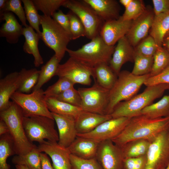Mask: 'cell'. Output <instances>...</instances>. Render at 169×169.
I'll list each match as a JSON object with an SVG mask.
<instances>
[{
	"mask_svg": "<svg viewBox=\"0 0 169 169\" xmlns=\"http://www.w3.org/2000/svg\"><path fill=\"white\" fill-rule=\"evenodd\" d=\"M57 100L81 108L82 99L78 90L74 87L65 90L55 97Z\"/></svg>",
	"mask_w": 169,
	"mask_h": 169,
	"instance_id": "obj_44",
	"label": "cell"
},
{
	"mask_svg": "<svg viewBox=\"0 0 169 169\" xmlns=\"http://www.w3.org/2000/svg\"><path fill=\"white\" fill-rule=\"evenodd\" d=\"M112 118L110 115H100L82 110L75 118L77 134L90 132L102 123Z\"/></svg>",
	"mask_w": 169,
	"mask_h": 169,
	"instance_id": "obj_23",
	"label": "cell"
},
{
	"mask_svg": "<svg viewBox=\"0 0 169 169\" xmlns=\"http://www.w3.org/2000/svg\"><path fill=\"white\" fill-rule=\"evenodd\" d=\"M132 0H120V3L125 8L130 4Z\"/></svg>",
	"mask_w": 169,
	"mask_h": 169,
	"instance_id": "obj_53",
	"label": "cell"
},
{
	"mask_svg": "<svg viewBox=\"0 0 169 169\" xmlns=\"http://www.w3.org/2000/svg\"><path fill=\"white\" fill-rule=\"evenodd\" d=\"M155 15L169 11V0H153Z\"/></svg>",
	"mask_w": 169,
	"mask_h": 169,
	"instance_id": "obj_49",
	"label": "cell"
},
{
	"mask_svg": "<svg viewBox=\"0 0 169 169\" xmlns=\"http://www.w3.org/2000/svg\"><path fill=\"white\" fill-rule=\"evenodd\" d=\"M96 158L103 169H124L121 149L111 140L100 142Z\"/></svg>",
	"mask_w": 169,
	"mask_h": 169,
	"instance_id": "obj_13",
	"label": "cell"
},
{
	"mask_svg": "<svg viewBox=\"0 0 169 169\" xmlns=\"http://www.w3.org/2000/svg\"><path fill=\"white\" fill-rule=\"evenodd\" d=\"M22 111L18 105L11 101L9 107L0 111V119L7 124L13 142L16 155H23L37 147L28 139L23 125Z\"/></svg>",
	"mask_w": 169,
	"mask_h": 169,
	"instance_id": "obj_2",
	"label": "cell"
},
{
	"mask_svg": "<svg viewBox=\"0 0 169 169\" xmlns=\"http://www.w3.org/2000/svg\"><path fill=\"white\" fill-rule=\"evenodd\" d=\"M41 152L37 146L25 155H16L12 161L15 165L25 166L29 169H41Z\"/></svg>",
	"mask_w": 169,
	"mask_h": 169,
	"instance_id": "obj_31",
	"label": "cell"
},
{
	"mask_svg": "<svg viewBox=\"0 0 169 169\" xmlns=\"http://www.w3.org/2000/svg\"><path fill=\"white\" fill-rule=\"evenodd\" d=\"M23 35L25 38L23 50L25 53L33 55L34 66L38 67L44 63L38 47L39 41L40 39V37L30 26L23 28Z\"/></svg>",
	"mask_w": 169,
	"mask_h": 169,
	"instance_id": "obj_25",
	"label": "cell"
},
{
	"mask_svg": "<svg viewBox=\"0 0 169 169\" xmlns=\"http://www.w3.org/2000/svg\"><path fill=\"white\" fill-rule=\"evenodd\" d=\"M159 47L150 35L141 41L134 48L135 54L143 56L153 57Z\"/></svg>",
	"mask_w": 169,
	"mask_h": 169,
	"instance_id": "obj_41",
	"label": "cell"
},
{
	"mask_svg": "<svg viewBox=\"0 0 169 169\" xmlns=\"http://www.w3.org/2000/svg\"><path fill=\"white\" fill-rule=\"evenodd\" d=\"M163 169H169V164L166 168H164Z\"/></svg>",
	"mask_w": 169,
	"mask_h": 169,
	"instance_id": "obj_57",
	"label": "cell"
},
{
	"mask_svg": "<svg viewBox=\"0 0 169 169\" xmlns=\"http://www.w3.org/2000/svg\"><path fill=\"white\" fill-rule=\"evenodd\" d=\"M95 81L103 88L110 90L113 87L118 75L113 71L109 64H101L93 68Z\"/></svg>",
	"mask_w": 169,
	"mask_h": 169,
	"instance_id": "obj_27",
	"label": "cell"
},
{
	"mask_svg": "<svg viewBox=\"0 0 169 169\" xmlns=\"http://www.w3.org/2000/svg\"><path fill=\"white\" fill-rule=\"evenodd\" d=\"M16 169H29L27 166L20 165H15Z\"/></svg>",
	"mask_w": 169,
	"mask_h": 169,
	"instance_id": "obj_55",
	"label": "cell"
},
{
	"mask_svg": "<svg viewBox=\"0 0 169 169\" xmlns=\"http://www.w3.org/2000/svg\"><path fill=\"white\" fill-rule=\"evenodd\" d=\"M169 65V52L163 46L158 47L153 56L151 76L158 74Z\"/></svg>",
	"mask_w": 169,
	"mask_h": 169,
	"instance_id": "obj_34",
	"label": "cell"
},
{
	"mask_svg": "<svg viewBox=\"0 0 169 169\" xmlns=\"http://www.w3.org/2000/svg\"><path fill=\"white\" fill-rule=\"evenodd\" d=\"M60 61L54 54L39 70L38 80L33 91L41 88L53 76H55Z\"/></svg>",
	"mask_w": 169,
	"mask_h": 169,
	"instance_id": "obj_30",
	"label": "cell"
},
{
	"mask_svg": "<svg viewBox=\"0 0 169 169\" xmlns=\"http://www.w3.org/2000/svg\"><path fill=\"white\" fill-rule=\"evenodd\" d=\"M38 10L41 11L44 15L52 17L56 11L63 6L66 0H32Z\"/></svg>",
	"mask_w": 169,
	"mask_h": 169,
	"instance_id": "obj_37",
	"label": "cell"
},
{
	"mask_svg": "<svg viewBox=\"0 0 169 169\" xmlns=\"http://www.w3.org/2000/svg\"><path fill=\"white\" fill-rule=\"evenodd\" d=\"M46 103L51 112L71 115L75 118L82 110L80 108L59 101L54 98H47Z\"/></svg>",
	"mask_w": 169,
	"mask_h": 169,
	"instance_id": "obj_32",
	"label": "cell"
},
{
	"mask_svg": "<svg viewBox=\"0 0 169 169\" xmlns=\"http://www.w3.org/2000/svg\"><path fill=\"white\" fill-rule=\"evenodd\" d=\"M168 129L169 116L151 119L141 115L131 118L122 131L111 140L119 146L135 140L151 141L159 134Z\"/></svg>",
	"mask_w": 169,
	"mask_h": 169,
	"instance_id": "obj_1",
	"label": "cell"
},
{
	"mask_svg": "<svg viewBox=\"0 0 169 169\" xmlns=\"http://www.w3.org/2000/svg\"><path fill=\"white\" fill-rule=\"evenodd\" d=\"M145 169H163L169 164V129L151 141L146 154Z\"/></svg>",
	"mask_w": 169,
	"mask_h": 169,
	"instance_id": "obj_11",
	"label": "cell"
},
{
	"mask_svg": "<svg viewBox=\"0 0 169 169\" xmlns=\"http://www.w3.org/2000/svg\"><path fill=\"white\" fill-rule=\"evenodd\" d=\"M54 119L43 116L24 117L23 125L26 136L31 142L36 141L39 144L46 140L58 142V133L55 128Z\"/></svg>",
	"mask_w": 169,
	"mask_h": 169,
	"instance_id": "obj_7",
	"label": "cell"
},
{
	"mask_svg": "<svg viewBox=\"0 0 169 169\" xmlns=\"http://www.w3.org/2000/svg\"><path fill=\"white\" fill-rule=\"evenodd\" d=\"M150 76V74L137 76L127 70L120 71L114 85L110 90L106 115H110L120 102L129 100L135 96Z\"/></svg>",
	"mask_w": 169,
	"mask_h": 169,
	"instance_id": "obj_4",
	"label": "cell"
},
{
	"mask_svg": "<svg viewBox=\"0 0 169 169\" xmlns=\"http://www.w3.org/2000/svg\"><path fill=\"white\" fill-rule=\"evenodd\" d=\"M39 74V70L36 68L25 69L22 81L16 91L25 94L30 93L38 82Z\"/></svg>",
	"mask_w": 169,
	"mask_h": 169,
	"instance_id": "obj_38",
	"label": "cell"
},
{
	"mask_svg": "<svg viewBox=\"0 0 169 169\" xmlns=\"http://www.w3.org/2000/svg\"><path fill=\"white\" fill-rule=\"evenodd\" d=\"M162 46L169 52V35L165 37L163 41Z\"/></svg>",
	"mask_w": 169,
	"mask_h": 169,
	"instance_id": "obj_52",
	"label": "cell"
},
{
	"mask_svg": "<svg viewBox=\"0 0 169 169\" xmlns=\"http://www.w3.org/2000/svg\"><path fill=\"white\" fill-rule=\"evenodd\" d=\"M147 161L146 154L141 156L125 158L124 169H145Z\"/></svg>",
	"mask_w": 169,
	"mask_h": 169,
	"instance_id": "obj_47",
	"label": "cell"
},
{
	"mask_svg": "<svg viewBox=\"0 0 169 169\" xmlns=\"http://www.w3.org/2000/svg\"><path fill=\"white\" fill-rule=\"evenodd\" d=\"M130 118H112L102 123L91 132L77 136L93 139L100 142L111 140L117 136L129 122Z\"/></svg>",
	"mask_w": 169,
	"mask_h": 169,
	"instance_id": "obj_14",
	"label": "cell"
},
{
	"mask_svg": "<svg viewBox=\"0 0 169 169\" xmlns=\"http://www.w3.org/2000/svg\"><path fill=\"white\" fill-rule=\"evenodd\" d=\"M51 113L57 127L58 143L67 148L77 136L75 118L71 115Z\"/></svg>",
	"mask_w": 169,
	"mask_h": 169,
	"instance_id": "obj_19",
	"label": "cell"
},
{
	"mask_svg": "<svg viewBox=\"0 0 169 169\" xmlns=\"http://www.w3.org/2000/svg\"><path fill=\"white\" fill-rule=\"evenodd\" d=\"M115 46L107 44L100 35L76 50L67 49L66 52L72 57L91 68L101 64H109Z\"/></svg>",
	"mask_w": 169,
	"mask_h": 169,
	"instance_id": "obj_5",
	"label": "cell"
},
{
	"mask_svg": "<svg viewBox=\"0 0 169 169\" xmlns=\"http://www.w3.org/2000/svg\"><path fill=\"white\" fill-rule=\"evenodd\" d=\"M21 0H8L5 6L0 15L6 12H10L15 14L18 17L22 25L26 27L28 26L26 23V18L25 12L21 4Z\"/></svg>",
	"mask_w": 169,
	"mask_h": 169,
	"instance_id": "obj_45",
	"label": "cell"
},
{
	"mask_svg": "<svg viewBox=\"0 0 169 169\" xmlns=\"http://www.w3.org/2000/svg\"><path fill=\"white\" fill-rule=\"evenodd\" d=\"M42 31L40 36L45 44L53 50L60 61L71 38L69 34L51 17L40 15Z\"/></svg>",
	"mask_w": 169,
	"mask_h": 169,
	"instance_id": "obj_6",
	"label": "cell"
},
{
	"mask_svg": "<svg viewBox=\"0 0 169 169\" xmlns=\"http://www.w3.org/2000/svg\"><path fill=\"white\" fill-rule=\"evenodd\" d=\"M154 16L153 11L146 9L143 14L132 21L125 37L134 48L146 37L151 28Z\"/></svg>",
	"mask_w": 169,
	"mask_h": 169,
	"instance_id": "obj_15",
	"label": "cell"
},
{
	"mask_svg": "<svg viewBox=\"0 0 169 169\" xmlns=\"http://www.w3.org/2000/svg\"><path fill=\"white\" fill-rule=\"evenodd\" d=\"M161 84H169V65L158 74L149 77L144 84L147 87Z\"/></svg>",
	"mask_w": 169,
	"mask_h": 169,
	"instance_id": "obj_46",
	"label": "cell"
},
{
	"mask_svg": "<svg viewBox=\"0 0 169 169\" xmlns=\"http://www.w3.org/2000/svg\"><path fill=\"white\" fill-rule=\"evenodd\" d=\"M73 82L65 77H59L58 81L44 91L47 98H55L65 90L74 87Z\"/></svg>",
	"mask_w": 169,
	"mask_h": 169,
	"instance_id": "obj_39",
	"label": "cell"
},
{
	"mask_svg": "<svg viewBox=\"0 0 169 169\" xmlns=\"http://www.w3.org/2000/svg\"><path fill=\"white\" fill-rule=\"evenodd\" d=\"M16 154L13 139L9 133L0 136V169H10L8 158Z\"/></svg>",
	"mask_w": 169,
	"mask_h": 169,
	"instance_id": "obj_33",
	"label": "cell"
},
{
	"mask_svg": "<svg viewBox=\"0 0 169 169\" xmlns=\"http://www.w3.org/2000/svg\"><path fill=\"white\" fill-rule=\"evenodd\" d=\"M93 68L89 67L70 57L64 64H59L55 75L65 77L75 84L90 85L93 76Z\"/></svg>",
	"mask_w": 169,
	"mask_h": 169,
	"instance_id": "obj_12",
	"label": "cell"
},
{
	"mask_svg": "<svg viewBox=\"0 0 169 169\" xmlns=\"http://www.w3.org/2000/svg\"><path fill=\"white\" fill-rule=\"evenodd\" d=\"M100 142L93 139L77 136L67 148L71 154L84 159L96 158Z\"/></svg>",
	"mask_w": 169,
	"mask_h": 169,
	"instance_id": "obj_21",
	"label": "cell"
},
{
	"mask_svg": "<svg viewBox=\"0 0 169 169\" xmlns=\"http://www.w3.org/2000/svg\"><path fill=\"white\" fill-rule=\"evenodd\" d=\"M141 115L151 119L169 116V94L144 108Z\"/></svg>",
	"mask_w": 169,
	"mask_h": 169,
	"instance_id": "obj_29",
	"label": "cell"
},
{
	"mask_svg": "<svg viewBox=\"0 0 169 169\" xmlns=\"http://www.w3.org/2000/svg\"><path fill=\"white\" fill-rule=\"evenodd\" d=\"M25 69L20 71L14 72L8 74L0 80V111L10 106L9 100L12 95L19 87L24 76Z\"/></svg>",
	"mask_w": 169,
	"mask_h": 169,
	"instance_id": "obj_17",
	"label": "cell"
},
{
	"mask_svg": "<svg viewBox=\"0 0 169 169\" xmlns=\"http://www.w3.org/2000/svg\"><path fill=\"white\" fill-rule=\"evenodd\" d=\"M146 139H139L129 141L120 146L124 159L146 155L151 142Z\"/></svg>",
	"mask_w": 169,
	"mask_h": 169,
	"instance_id": "obj_28",
	"label": "cell"
},
{
	"mask_svg": "<svg viewBox=\"0 0 169 169\" xmlns=\"http://www.w3.org/2000/svg\"><path fill=\"white\" fill-rule=\"evenodd\" d=\"M21 1L24 5L26 18L29 26L35 30L40 38L41 32L39 29L41 25L40 15L38 14V10L32 0H22Z\"/></svg>",
	"mask_w": 169,
	"mask_h": 169,
	"instance_id": "obj_35",
	"label": "cell"
},
{
	"mask_svg": "<svg viewBox=\"0 0 169 169\" xmlns=\"http://www.w3.org/2000/svg\"><path fill=\"white\" fill-rule=\"evenodd\" d=\"M41 169H54L48 155L45 153L40 154Z\"/></svg>",
	"mask_w": 169,
	"mask_h": 169,
	"instance_id": "obj_50",
	"label": "cell"
},
{
	"mask_svg": "<svg viewBox=\"0 0 169 169\" xmlns=\"http://www.w3.org/2000/svg\"><path fill=\"white\" fill-rule=\"evenodd\" d=\"M10 99L20 108L24 117L43 116L54 119L48 108L44 91L41 88L33 91L30 94L16 91Z\"/></svg>",
	"mask_w": 169,
	"mask_h": 169,
	"instance_id": "obj_8",
	"label": "cell"
},
{
	"mask_svg": "<svg viewBox=\"0 0 169 169\" xmlns=\"http://www.w3.org/2000/svg\"><path fill=\"white\" fill-rule=\"evenodd\" d=\"M7 1V0H0V13L2 12L4 9Z\"/></svg>",
	"mask_w": 169,
	"mask_h": 169,
	"instance_id": "obj_54",
	"label": "cell"
},
{
	"mask_svg": "<svg viewBox=\"0 0 169 169\" xmlns=\"http://www.w3.org/2000/svg\"><path fill=\"white\" fill-rule=\"evenodd\" d=\"M146 9L142 0H132L121 17L124 20L133 21L143 14Z\"/></svg>",
	"mask_w": 169,
	"mask_h": 169,
	"instance_id": "obj_40",
	"label": "cell"
},
{
	"mask_svg": "<svg viewBox=\"0 0 169 169\" xmlns=\"http://www.w3.org/2000/svg\"><path fill=\"white\" fill-rule=\"evenodd\" d=\"M8 127L2 120H0V136L9 133Z\"/></svg>",
	"mask_w": 169,
	"mask_h": 169,
	"instance_id": "obj_51",
	"label": "cell"
},
{
	"mask_svg": "<svg viewBox=\"0 0 169 169\" xmlns=\"http://www.w3.org/2000/svg\"><path fill=\"white\" fill-rule=\"evenodd\" d=\"M134 64L131 73L137 76H142L150 74L151 71L153 57H149L135 54Z\"/></svg>",
	"mask_w": 169,
	"mask_h": 169,
	"instance_id": "obj_36",
	"label": "cell"
},
{
	"mask_svg": "<svg viewBox=\"0 0 169 169\" xmlns=\"http://www.w3.org/2000/svg\"><path fill=\"white\" fill-rule=\"evenodd\" d=\"M72 169H103L96 158L84 159L70 154Z\"/></svg>",
	"mask_w": 169,
	"mask_h": 169,
	"instance_id": "obj_43",
	"label": "cell"
},
{
	"mask_svg": "<svg viewBox=\"0 0 169 169\" xmlns=\"http://www.w3.org/2000/svg\"><path fill=\"white\" fill-rule=\"evenodd\" d=\"M63 7L69 9L80 19L85 28L87 38L91 40L100 35L105 22L83 0H66Z\"/></svg>",
	"mask_w": 169,
	"mask_h": 169,
	"instance_id": "obj_9",
	"label": "cell"
},
{
	"mask_svg": "<svg viewBox=\"0 0 169 169\" xmlns=\"http://www.w3.org/2000/svg\"><path fill=\"white\" fill-rule=\"evenodd\" d=\"M169 35V31L167 32V33L166 34L165 36V37L168 36Z\"/></svg>",
	"mask_w": 169,
	"mask_h": 169,
	"instance_id": "obj_56",
	"label": "cell"
},
{
	"mask_svg": "<svg viewBox=\"0 0 169 169\" xmlns=\"http://www.w3.org/2000/svg\"><path fill=\"white\" fill-rule=\"evenodd\" d=\"M169 90V84H161L146 87L141 93L130 99L121 101L115 107L110 115L112 118H132L141 115V110Z\"/></svg>",
	"mask_w": 169,
	"mask_h": 169,
	"instance_id": "obj_3",
	"label": "cell"
},
{
	"mask_svg": "<svg viewBox=\"0 0 169 169\" xmlns=\"http://www.w3.org/2000/svg\"><path fill=\"white\" fill-rule=\"evenodd\" d=\"M52 17L60 26L69 34L71 37L70 21L67 14H65L62 10H59L58 11L54 13Z\"/></svg>",
	"mask_w": 169,
	"mask_h": 169,
	"instance_id": "obj_48",
	"label": "cell"
},
{
	"mask_svg": "<svg viewBox=\"0 0 169 169\" xmlns=\"http://www.w3.org/2000/svg\"><path fill=\"white\" fill-rule=\"evenodd\" d=\"M90 5L105 22L117 19L120 8L115 0H83Z\"/></svg>",
	"mask_w": 169,
	"mask_h": 169,
	"instance_id": "obj_24",
	"label": "cell"
},
{
	"mask_svg": "<svg viewBox=\"0 0 169 169\" xmlns=\"http://www.w3.org/2000/svg\"><path fill=\"white\" fill-rule=\"evenodd\" d=\"M67 14L70 21L71 40H75L81 37H85V28L79 18L70 10Z\"/></svg>",
	"mask_w": 169,
	"mask_h": 169,
	"instance_id": "obj_42",
	"label": "cell"
},
{
	"mask_svg": "<svg viewBox=\"0 0 169 169\" xmlns=\"http://www.w3.org/2000/svg\"><path fill=\"white\" fill-rule=\"evenodd\" d=\"M82 99L83 111L100 115H106L109 102L110 90L100 86L96 81L89 88L78 89Z\"/></svg>",
	"mask_w": 169,
	"mask_h": 169,
	"instance_id": "obj_10",
	"label": "cell"
},
{
	"mask_svg": "<svg viewBox=\"0 0 169 169\" xmlns=\"http://www.w3.org/2000/svg\"><path fill=\"white\" fill-rule=\"evenodd\" d=\"M38 147L41 152L49 156L54 169H72L70 154L67 148L60 146L58 142L47 141L39 144Z\"/></svg>",
	"mask_w": 169,
	"mask_h": 169,
	"instance_id": "obj_18",
	"label": "cell"
},
{
	"mask_svg": "<svg viewBox=\"0 0 169 169\" xmlns=\"http://www.w3.org/2000/svg\"><path fill=\"white\" fill-rule=\"evenodd\" d=\"M150 35L159 47L162 46L165 36L169 30V11L155 15Z\"/></svg>",
	"mask_w": 169,
	"mask_h": 169,
	"instance_id": "obj_26",
	"label": "cell"
},
{
	"mask_svg": "<svg viewBox=\"0 0 169 169\" xmlns=\"http://www.w3.org/2000/svg\"><path fill=\"white\" fill-rule=\"evenodd\" d=\"M132 20L123 19L121 17L117 19L105 22L100 35L108 45H114L125 36L131 26Z\"/></svg>",
	"mask_w": 169,
	"mask_h": 169,
	"instance_id": "obj_16",
	"label": "cell"
},
{
	"mask_svg": "<svg viewBox=\"0 0 169 169\" xmlns=\"http://www.w3.org/2000/svg\"><path fill=\"white\" fill-rule=\"evenodd\" d=\"M109 65L117 75L122 65L128 62L134 61L135 50L125 36L117 42Z\"/></svg>",
	"mask_w": 169,
	"mask_h": 169,
	"instance_id": "obj_20",
	"label": "cell"
},
{
	"mask_svg": "<svg viewBox=\"0 0 169 169\" xmlns=\"http://www.w3.org/2000/svg\"><path fill=\"white\" fill-rule=\"evenodd\" d=\"M0 16V20L5 21L0 29V37L5 38L9 44L17 43L23 35V28L19 23L13 13L5 12Z\"/></svg>",
	"mask_w": 169,
	"mask_h": 169,
	"instance_id": "obj_22",
	"label": "cell"
}]
</instances>
